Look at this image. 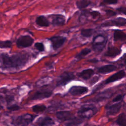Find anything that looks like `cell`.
Segmentation results:
<instances>
[{"label": "cell", "mask_w": 126, "mask_h": 126, "mask_svg": "<svg viewBox=\"0 0 126 126\" xmlns=\"http://www.w3.org/2000/svg\"><path fill=\"white\" fill-rule=\"evenodd\" d=\"M30 60L27 53H17L9 55L6 53L0 54V69L1 70L18 69L24 67Z\"/></svg>", "instance_id": "cell-1"}, {"label": "cell", "mask_w": 126, "mask_h": 126, "mask_svg": "<svg viewBox=\"0 0 126 126\" xmlns=\"http://www.w3.org/2000/svg\"><path fill=\"white\" fill-rule=\"evenodd\" d=\"M36 117V115L29 113L23 114L13 118L11 123L14 126H28L33 122Z\"/></svg>", "instance_id": "cell-2"}, {"label": "cell", "mask_w": 126, "mask_h": 126, "mask_svg": "<svg viewBox=\"0 0 126 126\" xmlns=\"http://www.w3.org/2000/svg\"><path fill=\"white\" fill-rule=\"evenodd\" d=\"M107 42L106 36L102 34H98L94 36L93 38L92 47L93 50L95 52H101L105 48Z\"/></svg>", "instance_id": "cell-3"}, {"label": "cell", "mask_w": 126, "mask_h": 126, "mask_svg": "<svg viewBox=\"0 0 126 126\" xmlns=\"http://www.w3.org/2000/svg\"><path fill=\"white\" fill-rule=\"evenodd\" d=\"M98 111L97 108L93 105L82 106L78 111V116L82 119H90Z\"/></svg>", "instance_id": "cell-4"}, {"label": "cell", "mask_w": 126, "mask_h": 126, "mask_svg": "<svg viewBox=\"0 0 126 126\" xmlns=\"http://www.w3.org/2000/svg\"><path fill=\"white\" fill-rule=\"evenodd\" d=\"M34 42V39L29 35L20 36L16 40V44L19 48H25L31 46Z\"/></svg>", "instance_id": "cell-5"}, {"label": "cell", "mask_w": 126, "mask_h": 126, "mask_svg": "<svg viewBox=\"0 0 126 126\" xmlns=\"http://www.w3.org/2000/svg\"><path fill=\"white\" fill-rule=\"evenodd\" d=\"M75 79V75L71 72H64L59 76L57 81V86H63L65 85L70 81Z\"/></svg>", "instance_id": "cell-6"}, {"label": "cell", "mask_w": 126, "mask_h": 126, "mask_svg": "<svg viewBox=\"0 0 126 126\" xmlns=\"http://www.w3.org/2000/svg\"><path fill=\"white\" fill-rule=\"evenodd\" d=\"M126 19L123 17H117L116 18L108 20L102 23L101 26L102 27H107L112 26L124 27L126 26Z\"/></svg>", "instance_id": "cell-7"}, {"label": "cell", "mask_w": 126, "mask_h": 126, "mask_svg": "<svg viewBox=\"0 0 126 126\" xmlns=\"http://www.w3.org/2000/svg\"><path fill=\"white\" fill-rule=\"evenodd\" d=\"M51 41L52 47L54 50H56L62 47L66 40V38L63 36L55 35L49 38Z\"/></svg>", "instance_id": "cell-8"}, {"label": "cell", "mask_w": 126, "mask_h": 126, "mask_svg": "<svg viewBox=\"0 0 126 126\" xmlns=\"http://www.w3.org/2000/svg\"><path fill=\"white\" fill-rule=\"evenodd\" d=\"M52 91H38L33 94L31 97V100H42L52 96Z\"/></svg>", "instance_id": "cell-9"}, {"label": "cell", "mask_w": 126, "mask_h": 126, "mask_svg": "<svg viewBox=\"0 0 126 126\" xmlns=\"http://www.w3.org/2000/svg\"><path fill=\"white\" fill-rule=\"evenodd\" d=\"M56 118L61 122L69 121L75 117L69 111H60L56 113Z\"/></svg>", "instance_id": "cell-10"}, {"label": "cell", "mask_w": 126, "mask_h": 126, "mask_svg": "<svg viewBox=\"0 0 126 126\" xmlns=\"http://www.w3.org/2000/svg\"><path fill=\"white\" fill-rule=\"evenodd\" d=\"M125 76L126 72L125 70H121L110 76L109 78H108L103 82V84L105 85H107L109 83L120 80L125 77Z\"/></svg>", "instance_id": "cell-11"}, {"label": "cell", "mask_w": 126, "mask_h": 126, "mask_svg": "<svg viewBox=\"0 0 126 126\" xmlns=\"http://www.w3.org/2000/svg\"><path fill=\"white\" fill-rule=\"evenodd\" d=\"M89 91L87 87L82 86H73L71 87L69 91V93L72 95H80L84 94Z\"/></svg>", "instance_id": "cell-12"}, {"label": "cell", "mask_w": 126, "mask_h": 126, "mask_svg": "<svg viewBox=\"0 0 126 126\" xmlns=\"http://www.w3.org/2000/svg\"><path fill=\"white\" fill-rule=\"evenodd\" d=\"M52 17L51 23L54 26H62L65 23V18L62 14H54L50 15Z\"/></svg>", "instance_id": "cell-13"}, {"label": "cell", "mask_w": 126, "mask_h": 126, "mask_svg": "<svg viewBox=\"0 0 126 126\" xmlns=\"http://www.w3.org/2000/svg\"><path fill=\"white\" fill-rule=\"evenodd\" d=\"M122 50L121 48L113 46H109L104 53V56L107 57L114 58L119 56Z\"/></svg>", "instance_id": "cell-14"}, {"label": "cell", "mask_w": 126, "mask_h": 126, "mask_svg": "<svg viewBox=\"0 0 126 126\" xmlns=\"http://www.w3.org/2000/svg\"><path fill=\"white\" fill-rule=\"evenodd\" d=\"M122 106V102L115 103L106 107V114L108 116L114 115L118 113Z\"/></svg>", "instance_id": "cell-15"}, {"label": "cell", "mask_w": 126, "mask_h": 126, "mask_svg": "<svg viewBox=\"0 0 126 126\" xmlns=\"http://www.w3.org/2000/svg\"><path fill=\"white\" fill-rule=\"evenodd\" d=\"M36 124L40 126H53L55 124L54 120L48 116L40 117L36 121Z\"/></svg>", "instance_id": "cell-16"}, {"label": "cell", "mask_w": 126, "mask_h": 126, "mask_svg": "<svg viewBox=\"0 0 126 126\" xmlns=\"http://www.w3.org/2000/svg\"><path fill=\"white\" fill-rule=\"evenodd\" d=\"M94 71L92 68H87L84 69L81 72L77 74V75L80 78L84 80H87L90 79L92 76L94 74Z\"/></svg>", "instance_id": "cell-17"}, {"label": "cell", "mask_w": 126, "mask_h": 126, "mask_svg": "<svg viewBox=\"0 0 126 126\" xmlns=\"http://www.w3.org/2000/svg\"><path fill=\"white\" fill-rule=\"evenodd\" d=\"M117 69V67L113 64H106L99 67L97 70V72L100 74H107L114 71Z\"/></svg>", "instance_id": "cell-18"}, {"label": "cell", "mask_w": 126, "mask_h": 126, "mask_svg": "<svg viewBox=\"0 0 126 126\" xmlns=\"http://www.w3.org/2000/svg\"><path fill=\"white\" fill-rule=\"evenodd\" d=\"M114 41H125L126 39V33L120 30H115L113 33Z\"/></svg>", "instance_id": "cell-19"}, {"label": "cell", "mask_w": 126, "mask_h": 126, "mask_svg": "<svg viewBox=\"0 0 126 126\" xmlns=\"http://www.w3.org/2000/svg\"><path fill=\"white\" fill-rule=\"evenodd\" d=\"M35 23L41 27H48L50 25V22L48 19L43 15L38 16L35 20Z\"/></svg>", "instance_id": "cell-20"}, {"label": "cell", "mask_w": 126, "mask_h": 126, "mask_svg": "<svg viewBox=\"0 0 126 126\" xmlns=\"http://www.w3.org/2000/svg\"><path fill=\"white\" fill-rule=\"evenodd\" d=\"M91 4V1L90 0H79L76 2V5L80 10L87 7Z\"/></svg>", "instance_id": "cell-21"}, {"label": "cell", "mask_w": 126, "mask_h": 126, "mask_svg": "<svg viewBox=\"0 0 126 126\" xmlns=\"http://www.w3.org/2000/svg\"><path fill=\"white\" fill-rule=\"evenodd\" d=\"M91 52V49L90 48H86L81 51L80 52H79L78 54H77L75 57V58L77 60H80L84 58L85 57H86L87 55L89 54Z\"/></svg>", "instance_id": "cell-22"}, {"label": "cell", "mask_w": 126, "mask_h": 126, "mask_svg": "<svg viewBox=\"0 0 126 126\" xmlns=\"http://www.w3.org/2000/svg\"><path fill=\"white\" fill-rule=\"evenodd\" d=\"M116 123L120 126H126V116L125 113L120 114L116 120Z\"/></svg>", "instance_id": "cell-23"}, {"label": "cell", "mask_w": 126, "mask_h": 126, "mask_svg": "<svg viewBox=\"0 0 126 126\" xmlns=\"http://www.w3.org/2000/svg\"><path fill=\"white\" fill-rule=\"evenodd\" d=\"M94 29H82L81 31V34L84 37H90L94 33Z\"/></svg>", "instance_id": "cell-24"}, {"label": "cell", "mask_w": 126, "mask_h": 126, "mask_svg": "<svg viewBox=\"0 0 126 126\" xmlns=\"http://www.w3.org/2000/svg\"><path fill=\"white\" fill-rule=\"evenodd\" d=\"M32 110L35 113H39L44 112L46 109V107L43 104H37L32 107Z\"/></svg>", "instance_id": "cell-25"}, {"label": "cell", "mask_w": 126, "mask_h": 126, "mask_svg": "<svg viewBox=\"0 0 126 126\" xmlns=\"http://www.w3.org/2000/svg\"><path fill=\"white\" fill-rule=\"evenodd\" d=\"M83 122V119L80 118H76L75 117L71 120L69 121V122L65 124L66 126H77L82 124Z\"/></svg>", "instance_id": "cell-26"}, {"label": "cell", "mask_w": 126, "mask_h": 126, "mask_svg": "<svg viewBox=\"0 0 126 126\" xmlns=\"http://www.w3.org/2000/svg\"><path fill=\"white\" fill-rule=\"evenodd\" d=\"M12 42L9 40H0V48L1 49H8L11 48Z\"/></svg>", "instance_id": "cell-27"}, {"label": "cell", "mask_w": 126, "mask_h": 126, "mask_svg": "<svg viewBox=\"0 0 126 126\" xmlns=\"http://www.w3.org/2000/svg\"><path fill=\"white\" fill-rule=\"evenodd\" d=\"M118 0H103L100 3V5H106L110 4H116L118 3Z\"/></svg>", "instance_id": "cell-28"}, {"label": "cell", "mask_w": 126, "mask_h": 126, "mask_svg": "<svg viewBox=\"0 0 126 126\" xmlns=\"http://www.w3.org/2000/svg\"><path fill=\"white\" fill-rule=\"evenodd\" d=\"M35 48L38 50L39 52H43L45 50L44 45L42 42H37L34 44Z\"/></svg>", "instance_id": "cell-29"}, {"label": "cell", "mask_w": 126, "mask_h": 126, "mask_svg": "<svg viewBox=\"0 0 126 126\" xmlns=\"http://www.w3.org/2000/svg\"><path fill=\"white\" fill-rule=\"evenodd\" d=\"M7 109L10 111H17L20 109V107L17 104H12L8 106L7 107Z\"/></svg>", "instance_id": "cell-30"}, {"label": "cell", "mask_w": 126, "mask_h": 126, "mask_svg": "<svg viewBox=\"0 0 126 126\" xmlns=\"http://www.w3.org/2000/svg\"><path fill=\"white\" fill-rule=\"evenodd\" d=\"M124 96H125L124 94H118L114 97V98L113 99L112 101L114 102H117L120 101L123 99Z\"/></svg>", "instance_id": "cell-31"}, {"label": "cell", "mask_w": 126, "mask_h": 126, "mask_svg": "<svg viewBox=\"0 0 126 126\" xmlns=\"http://www.w3.org/2000/svg\"><path fill=\"white\" fill-rule=\"evenodd\" d=\"M104 11L106 12V14L109 17H112V16H114L115 15H117V13L112 10L105 9V10H104Z\"/></svg>", "instance_id": "cell-32"}, {"label": "cell", "mask_w": 126, "mask_h": 126, "mask_svg": "<svg viewBox=\"0 0 126 126\" xmlns=\"http://www.w3.org/2000/svg\"><path fill=\"white\" fill-rule=\"evenodd\" d=\"M89 13L90 14L91 16L94 19H95V18L99 17L100 15V13L97 11H92L91 12H90Z\"/></svg>", "instance_id": "cell-33"}, {"label": "cell", "mask_w": 126, "mask_h": 126, "mask_svg": "<svg viewBox=\"0 0 126 126\" xmlns=\"http://www.w3.org/2000/svg\"><path fill=\"white\" fill-rule=\"evenodd\" d=\"M117 11L119 13H122L124 15H126V8L125 6H121L116 9Z\"/></svg>", "instance_id": "cell-34"}, {"label": "cell", "mask_w": 126, "mask_h": 126, "mask_svg": "<svg viewBox=\"0 0 126 126\" xmlns=\"http://www.w3.org/2000/svg\"><path fill=\"white\" fill-rule=\"evenodd\" d=\"M99 78H100V77H99V76H95L94 77L91 79V80L90 82V85H94V84H95L96 82H97L98 81V80L99 79Z\"/></svg>", "instance_id": "cell-35"}, {"label": "cell", "mask_w": 126, "mask_h": 126, "mask_svg": "<svg viewBox=\"0 0 126 126\" xmlns=\"http://www.w3.org/2000/svg\"><path fill=\"white\" fill-rule=\"evenodd\" d=\"M6 102L9 103L14 100V96L12 95H7L5 98Z\"/></svg>", "instance_id": "cell-36"}, {"label": "cell", "mask_w": 126, "mask_h": 126, "mask_svg": "<svg viewBox=\"0 0 126 126\" xmlns=\"http://www.w3.org/2000/svg\"><path fill=\"white\" fill-rule=\"evenodd\" d=\"M90 62H91V63H95L96 62H98V60L95 59H91L89 61Z\"/></svg>", "instance_id": "cell-37"}, {"label": "cell", "mask_w": 126, "mask_h": 126, "mask_svg": "<svg viewBox=\"0 0 126 126\" xmlns=\"http://www.w3.org/2000/svg\"><path fill=\"white\" fill-rule=\"evenodd\" d=\"M3 100H4V98L2 95H0V103H2V102H3Z\"/></svg>", "instance_id": "cell-38"}, {"label": "cell", "mask_w": 126, "mask_h": 126, "mask_svg": "<svg viewBox=\"0 0 126 126\" xmlns=\"http://www.w3.org/2000/svg\"><path fill=\"white\" fill-rule=\"evenodd\" d=\"M3 106L1 105V103H0V111L3 109Z\"/></svg>", "instance_id": "cell-39"}]
</instances>
